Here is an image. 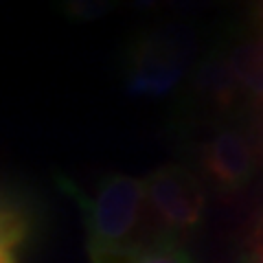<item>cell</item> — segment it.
Segmentation results:
<instances>
[{
	"label": "cell",
	"instance_id": "1",
	"mask_svg": "<svg viewBox=\"0 0 263 263\" xmlns=\"http://www.w3.org/2000/svg\"><path fill=\"white\" fill-rule=\"evenodd\" d=\"M145 200V180L125 174L103 176L92 197L79 195L90 263H117L141 243L136 228Z\"/></svg>",
	"mask_w": 263,
	"mask_h": 263
},
{
	"label": "cell",
	"instance_id": "13",
	"mask_svg": "<svg viewBox=\"0 0 263 263\" xmlns=\"http://www.w3.org/2000/svg\"><path fill=\"white\" fill-rule=\"evenodd\" d=\"M250 15H252V22L257 24L259 33H263V0H252Z\"/></svg>",
	"mask_w": 263,
	"mask_h": 263
},
{
	"label": "cell",
	"instance_id": "9",
	"mask_svg": "<svg viewBox=\"0 0 263 263\" xmlns=\"http://www.w3.org/2000/svg\"><path fill=\"white\" fill-rule=\"evenodd\" d=\"M119 0H57V7L66 18L75 22H95L117 9Z\"/></svg>",
	"mask_w": 263,
	"mask_h": 263
},
{
	"label": "cell",
	"instance_id": "12",
	"mask_svg": "<svg viewBox=\"0 0 263 263\" xmlns=\"http://www.w3.org/2000/svg\"><path fill=\"white\" fill-rule=\"evenodd\" d=\"M162 5H164V0H132V7H134L136 11H143V13H152Z\"/></svg>",
	"mask_w": 263,
	"mask_h": 263
},
{
	"label": "cell",
	"instance_id": "4",
	"mask_svg": "<svg viewBox=\"0 0 263 263\" xmlns=\"http://www.w3.org/2000/svg\"><path fill=\"white\" fill-rule=\"evenodd\" d=\"M202 164L219 189L239 191L254 174V154L239 129L221 127L204 145Z\"/></svg>",
	"mask_w": 263,
	"mask_h": 263
},
{
	"label": "cell",
	"instance_id": "8",
	"mask_svg": "<svg viewBox=\"0 0 263 263\" xmlns=\"http://www.w3.org/2000/svg\"><path fill=\"white\" fill-rule=\"evenodd\" d=\"M27 239V215L15 206H3V241H0V263H20V250Z\"/></svg>",
	"mask_w": 263,
	"mask_h": 263
},
{
	"label": "cell",
	"instance_id": "7",
	"mask_svg": "<svg viewBox=\"0 0 263 263\" xmlns=\"http://www.w3.org/2000/svg\"><path fill=\"white\" fill-rule=\"evenodd\" d=\"M117 263H193L180 237L164 230L147 241L136 243Z\"/></svg>",
	"mask_w": 263,
	"mask_h": 263
},
{
	"label": "cell",
	"instance_id": "6",
	"mask_svg": "<svg viewBox=\"0 0 263 263\" xmlns=\"http://www.w3.org/2000/svg\"><path fill=\"white\" fill-rule=\"evenodd\" d=\"M228 62L239 79L241 92L263 103V33L237 42L228 51Z\"/></svg>",
	"mask_w": 263,
	"mask_h": 263
},
{
	"label": "cell",
	"instance_id": "5",
	"mask_svg": "<svg viewBox=\"0 0 263 263\" xmlns=\"http://www.w3.org/2000/svg\"><path fill=\"white\" fill-rule=\"evenodd\" d=\"M193 81L197 92L219 108H228L230 103H235V99L241 92L239 79L228 62V53L221 51H211L204 57L197 66Z\"/></svg>",
	"mask_w": 263,
	"mask_h": 263
},
{
	"label": "cell",
	"instance_id": "10",
	"mask_svg": "<svg viewBox=\"0 0 263 263\" xmlns=\"http://www.w3.org/2000/svg\"><path fill=\"white\" fill-rule=\"evenodd\" d=\"M213 0H164V5L169 9H174L176 13H195L204 11L206 7H211Z\"/></svg>",
	"mask_w": 263,
	"mask_h": 263
},
{
	"label": "cell",
	"instance_id": "3",
	"mask_svg": "<svg viewBox=\"0 0 263 263\" xmlns=\"http://www.w3.org/2000/svg\"><path fill=\"white\" fill-rule=\"evenodd\" d=\"M145 193L154 213L174 235L200 226L204 215V189L193 171L164 164L145 176Z\"/></svg>",
	"mask_w": 263,
	"mask_h": 263
},
{
	"label": "cell",
	"instance_id": "11",
	"mask_svg": "<svg viewBox=\"0 0 263 263\" xmlns=\"http://www.w3.org/2000/svg\"><path fill=\"white\" fill-rule=\"evenodd\" d=\"M250 263H263V217L259 219L257 230H254V241H252Z\"/></svg>",
	"mask_w": 263,
	"mask_h": 263
},
{
	"label": "cell",
	"instance_id": "2",
	"mask_svg": "<svg viewBox=\"0 0 263 263\" xmlns=\"http://www.w3.org/2000/svg\"><path fill=\"white\" fill-rule=\"evenodd\" d=\"M197 35L186 24H160L127 48L125 90L132 97L164 99L184 81L197 55Z\"/></svg>",
	"mask_w": 263,
	"mask_h": 263
}]
</instances>
